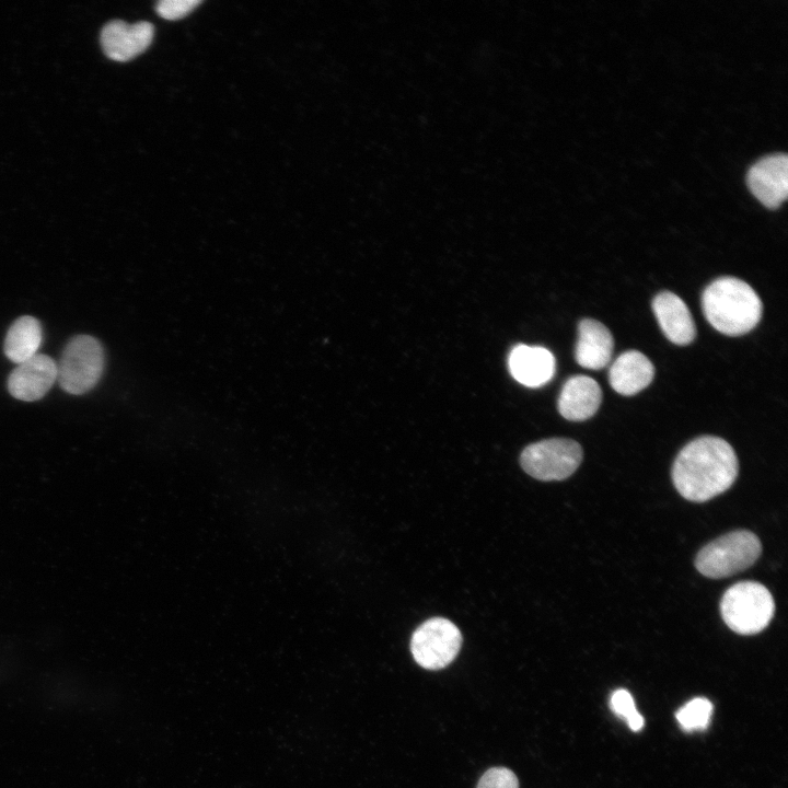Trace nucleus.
Instances as JSON below:
<instances>
[{"label":"nucleus","instance_id":"nucleus-16","mask_svg":"<svg viewBox=\"0 0 788 788\" xmlns=\"http://www.w3.org/2000/svg\"><path fill=\"white\" fill-rule=\"evenodd\" d=\"M42 340L40 323L33 316H21L12 323L5 335L4 355L10 361L20 364L36 355Z\"/></svg>","mask_w":788,"mask_h":788},{"label":"nucleus","instance_id":"nucleus-2","mask_svg":"<svg viewBox=\"0 0 788 788\" xmlns=\"http://www.w3.org/2000/svg\"><path fill=\"white\" fill-rule=\"evenodd\" d=\"M706 320L719 333L741 336L752 331L762 317L763 305L755 290L734 277H720L702 296Z\"/></svg>","mask_w":788,"mask_h":788},{"label":"nucleus","instance_id":"nucleus-8","mask_svg":"<svg viewBox=\"0 0 788 788\" xmlns=\"http://www.w3.org/2000/svg\"><path fill=\"white\" fill-rule=\"evenodd\" d=\"M746 183L762 204L778 207L788 193L787 154L773 153L757 160L748 171Z\"/></svg>","mask_w":788,"mask_h":788},{"label":"nucleus","instance_id":"nucleus-9","mask_svg":"<svg viewBox=\"0 0 788 788\" xmlns=\"http://www.w3.org/2000/svg\"><path fill=\"white\" fill-rule=\"evenodd\" d=\"M153 35L154 27L150 22L128 24L113 20L101 31V45L108 58L127 61L143 53L150 46Z\"/></svg>","mask_w":788,"mask_h":788},{"label":"nucleus","instance_id":"nucleus-6","mask_svg":"<svg viewBox=\"0 0 788 788\" xmlns=\"http://www.w3.org/2000/svg\"><path fill=\"white\" fill-rule=\"evenodd\" d=\"M580 444L571 439L551 438L528 445L520 455L522 468L540 480L569 477L582 461Z\"/></svg>","mask_w":788,"mask_h":788},{"label":"nucleus","instance_id":"nucleus-4","mask_svg":"<svg viewBox=\"0 0 788 788\" xmlns=\"http://www.w3.org/2000/svg\"><path fill=\"white\" fill-rule=\"evenodd\" d=\"M761 552L760 538L754 533L737 530L704 546L695 558V567L705 577L726 578L751 567Z\"/></svg>","mask_w":788,"mask_h":788},{"label":"nucleus","instance_id":"nucleus-10","mask_svg":"<svg viewBox=\"0 0 788 788\" xmlns=\"http://www.w3.org/2000/svg\"><path fill=\"white\" fill-rule=\"evenodd\" d=\"M57 380V363L49 356L36 354L18 364L8 378L10 394L24 402L40 399Z\"/></svg>","mask_w":788,"mask_h":788},{"label":"nucleus","instance_id":"nucleus-20","mask_svg":"<svg viewBox=\"0 0 788 788\" xmlns=\"http://www.w3.org/2000/svg\"><path fill=\"white\" fill-rule=\"evenodd\" d=\"M200 0H161L157 3V12L166 20H177L189 14Z\"/></svg>","mask_w":788,"mask_h":788},{"label":"nucleus","instance_id":"nucleus-15","mask_svg":"<svg viewBox=\"0 0 788 788\" xmlns=\"http://www.w3.org/2000/svg\"><path fill=\"white\" fill-rule=\"evenodd\" d=\"M654 376L652 362L638 350L619 355L609 371L612 389L618 394L630 396L646 389Z\"/></svg>","mask_w":788,"mask_h":788},{"label":"nucleus","instance_id":"nucleus-13","mask_svg":"<svg viewBox=\"0 0 788 788\" xmlns=\"http://www.w3.org/2000/svg\"><path fill=\"white\" fill-rule=\"evenodd\" d=\"M601 402L602 391L595 380L588 375H573L565 382L557 407L564 418L581 421L591 418Z\"/></svg>","mask_w":788,"mask_h":788},{"label":"nucleus","instance_id":"nucleus-3","mask_svg":"<svg viewBox=\"0 0 788 788\" xmlns=\"http://www.w3.org/2000/svg\"><path fill=\"white\" fill-rule=\"evenodd\" d=\"M775 603L770 592L755 581L731 586L720 601V613L727 626L740 635H754L772 621Z\"/></svg>","mask_w":788,"mask_h":788},{"label":"nucleus","instance_id":"nucleus-7","mask_svg":"<svg viewBox=\"0 0 788 788\" xmlns=\"http://www.w3.org/2000/svg\"><path fill=\"white\" fill-rule=\"evenodd\" d=\"M462 645L459 628L449 619L433 617L413 634L410 651L415 661L427 670H440L456 657Z\"/></svg>","mask_w":788,"mask_h":788},{"label":"nucleus","instance_id":"nucleus-12","mask_svg":"<svg viewBox=\"0 0 788 788\" xmlns=\"http://www.w3.org/2000/svg\"><path fill=\"white\" fill-rule=\"evenodd\" d=\"M508 366L511 375L519 383L529 387H538L553 378L555 358L544 347L520 344L510 351Z\"/></svg>","mask_w":788,"mask_h":788},{"label":"nucleus","instance_id":"nucleus-18","mask_svg":"<svg viewBox=\"0 0 788 788\" xmlns=\"http://www.w3.org/2000/svg\"><path fill=\"white\" fill-rule=\"evenodd\" d=\"M614 714L627 722L633 731H639L644 727V718L638 712L631 694L626 690L615 691L610 700Z\"/></svg>","mask_w":788,"mask_h":788},{"label":"nucleus","instance_id":"nucleus-5","mask_svg":"<svg viewBox=\"0 0 788 788\" xmlns=\"http://www.w3.org/2000/svg\"><path fill=\"white\" fill-rule=\"evenodd\" d=\"M105 364L101 343L90 335H77L65 346L57 363V381L61 389L81 395L93 389Z\"/></svg>","mask_w":788,"mask_h":788},{"label":"nucleus","instance_id":"nucleus-11","mask_svg":"<svg viewBox=\"0 0 788 788\" xmlns=\"http://www.w3.org/2000/svg\"><path fill=\"white\" fill-rule=\"evenodd\" d=\"M652 310L664 336L673 344L686 346L696 336V327L685 302L675 293L662 291L652 300Z\"/></svg>","mask_w":788,"mask_h":788},{"label":"nucleus","instance_id":"nucleus-14","mask_svg":"<svg viewBox=\"0 0 788 788\" xmlns=\"http://www.w3.org/2000/svg\"><path fill=\"white\" fill-rule=\"evenodd\" d=\"M614 339L610 329L593 318H583L578 326L575 358L579 366L600 370L611 360Z\"/></svg>","mask_w":788,"mask_h":788},{"label":"nucleus","instance_id":"nucleus-19","mask_svg":"<svg viewBox=\"0 0 788 788\" xmlns=\"http://www.w3.org/2000/svg\"><path fill=\"white\" fill-rule=\"evenodd\" d=\"M476 788H519V781L512 770L493 767L480 777Z\"/></svg>","mask_w":788,"mask_h":788},{"label":"nucleus","instance_id":"nucleus-17","mask_svg":"<svg viewBox=\"0 0 788 788\" xmlns=\"http://www.w3.org/2000/svg\"><path fill=\"white\" fill-rule=\"evenodd\" d=\"M712 714V704L704 697H696L686 703L676 712V719L685 731H697L707 728Z\"/></svg>","mask_w":788,"mask_h":788},{"label":"nucleus","instance_id":"nucleus-1","mask_svg":"<svg viewBox=\"0 0 788 788\" xmlns=\"http://www.w3.org/2000/svg\"><path fill=\"white\" fill-rule=\"evenodd\" d=\"M738 471L732 447L719 437L703 436L679 452L672 466V482L683 498L704 502L728 490Z\"/></svg>","mask_w":788,"mask_h":788}]
</instances>
